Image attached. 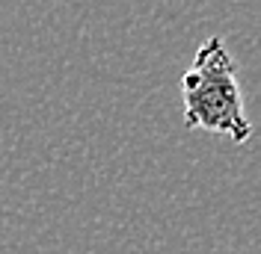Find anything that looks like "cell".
Listing matches in <instances>:
<instances>
[{"mask_svg":"<svg viewBox=\"0 0 261 254\" xmlns=\"http://www.w3.org/2000/svg\"><path fill=\"white\" fill-rule=\"evenodd\" d=\"M184 127L228 136L234 145H246L252 124L244 110L238 68L220 36L205 39L193 56V65L181 77Z\"/></svg>","mask_w":261,"mask_h":254,"instance_id":"cell-1","label":"cell"}]
</instances>
